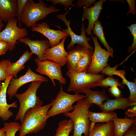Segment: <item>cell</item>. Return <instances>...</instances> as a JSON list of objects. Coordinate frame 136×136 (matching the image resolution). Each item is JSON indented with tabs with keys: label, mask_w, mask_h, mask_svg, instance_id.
<instances>
[{
	"label": "cell",
	"mask_w": 136,
	"mask_h": 136,
	"mask_svg": "<svg viewBox=\"0 0 136 136\" xmlns=\"http://www.w3.org/2000/svg\"><path fill=\"white\" fill-rule=\"evenodd\" d=\"M52 103L28 109L25 113L19 130V136L37 133L43 129L47 123V114Z\"/></svg>",
	"instance_id": "1"
},
{
	"label": "cell",
	"mask_w": 136,
	"mask_h": 136,
	"mask_svg": "<svg viewBox=\"0 0 136 136\" xmlns=\"http://www.w3.org/2000/svg\"><path fill=\"white\" fill-rule=\"evenodd\" d=\"M93 104H90L86 97L78 100L74 106L71 112L63 113L66 117L69 118L73 122V136H88L90 124L88 111Z\"/></svg>",
	"instance_id": "2"
},
{
	"label": "cell",
	"mask_w": 136,
	"mask_h": 136,
	"mask_svg": "<svg viewBox=\"0 0 136 136\" xmlns=\"http://www.w3.org/2000/svg\"><path fill=\"white\" fill-rule=\"evenodd\" d=\"M60 11L53 5L47 6L43 0L37 3L33 0H27L21 15V21L27 27H34L37 21L44 19L49 14Z\"/></svg>",
	"instance_id": "3"
},
{
	"label": "cell",
	"mask_w": 136,
	"mask_h": 136,
	"mask_svg": "<svg viewBox=\"0 0 136 136\" xmlns=\"http://www.w3.org/2000/svg\"><path fill=\"white\" fill-rule=\"evenodd\" d=\"M66 75L70 80L67 91L76 94L97 87L104 76L102 74L94 75L86 72L76 73L68 71Z\"/></svg>",
	"instance_id": "4"
},
{
	"label": "cell",
	"mask_w": 136,
	"mask_h": 136,
	"mask_svg": "<svg viewBox=\"0 0 136 136\" xmlns=\"http://www.w3.org/2000/svg\"><path fill=\"white\" fill-rule=\"evenodd\" d=\"M42 82L35 81L31 82L27 89L23 93H16L15 96L18 100L19 107L15 120H19L21 123L24 115L29 109L42 106L43 101L37 95V92Z\"/></svg>",
	"instance_id": "5"
},
{
	"label": "cell",
	"mask_w": 136,
	"mask_h": 136,
	"mask_svg": "<svg viewBox=\"0 0 136 136\" xmlns=\"http://www.w3.org/2000/svg\"><path fill=\"white\" fill-rule=\"evenodd\" d=\"M60 84L59 91L56 98L52 100V105L47 112L48 119L51 117L72 111L74 108V103L86 97L84 95L79 94H71L66 93L63 90L62 84Z\"/></svg>",
	"instance_id": "6"
},
{
	"label": "cell",
	"mask_w": 136,
	"mask_h": 136,
	"mask_svg": "<svg viewBox=\"0 0 136 136\" xmlns=\"http://www.w3.org/2000/svg\"><path fill=\"white\" fill-rule=\"evenodd\" d=\"M94 42V49L92 55L91 64L86 73L93 74H98L108 66V61L110 57H113V53L103 49L98 42L97 37L91 36Z\"/></svg>",
	"instance_id": "7"
},
{
	"label": "cell",
	"mask_w": 136,
	"mask_h": 136,
	"mask_svg": "<svg viewBox=\"0 0 136 136\" xmlns=\"http://www.w3.org/2000/svg\"><path fill=\"white\" fill-rule=\"evenodd\" d=\"M35 61L37 66L36 71L41 75L48 77L54 87L56 86L54 81L55 80L63 85L66 84V80L63 76L61 70L62 66L60 65L45 59L40 61L36 58Z\"/></svg>",
	"instance_id": "8"
},
{
	"label": "cell",
	"mask_w": 136,
	"mask_h": 136,
	"mask_svg": "<svg viewBox=\"0 0 136 136\" xmlns=\"http://www.w3.org/2000/svg\"><path fill=\"white\" fill-rule=\"evenodd\" d=\"M16 19L13 18L8 21L5 28L0 32V39L8 42L10 45V51L13 50L20 38H24L28 34L26 28H20L17 25Z\"/></svg>",
	"instance_id": "9"
},
{
	"label": "cell",
	"mask_w": 136,
	"mask_h": 136,
	"mask_svg": "<svg viewBox=\"0 0 136 136\" xmlns=\"http://www.w3.org/2000/svg\"><path fill=\"white\" fill-rule=\"evenodd\" d=\"M69 11V10L63 14L58 15L56 16L57 17L63 22L67 27L65 29H62V30L66 32L70 36L71 38V42L67 46V49L71 50L74 45L77 44L90 50H93V47L91 46L88 42L89 41L91 40V39L86 36V29L83 23H82L80 35H77L72 29L70 26L71 20H67L66 18V16L68 13Z\"/></svg>",
	"instance_id": "10"
},
{
	"label": "cell",
	"mask_w": 136,
	"mask_h": 136,
	"mask_svg": "<svg viewBox=\"0 0 136 136\" xmlns=\"http://www.w3.org/2000/svg\"><path fill=\"white\" fill-rule=\"evenodd\" d=\"M35 81L48 82L49 80L43 76L35 73L28 66L27 71L24 75L16 79L13 76L12 77L9 82L7 94L9 98H12L15 96L18 89L22 85Z\"/></svg>",
	"instance_id": "11"
},
{
	"label": "cell",
	"mask_w": 136,
	"mask_h": 136,
	"mask_svg": "<svg viewBox=\"0 0 136 136\" xmlns=\"http://www.w3.org/2000/svg\"><path fill=\"white\" fill-rule=\"evenodd\" d=\"M31 29L32 31L40 33L46 37L50 43V47L57 45L62 39L69 36L66 32L63 30L51 29L45 22L36 24V26L32 27Z\"/></svg>",
	"instance_id": "12"
},
{
	"label": "cell",
	"mask_w": 136,
	"mask_h": 136,
	"mask_svg": "<svg viewBox=\"0 0 136 136\" xmlns=\"http://www.w3.org/2000/svg\"><path fill=\"white\" fill-rule=\"evenodd\" d=\"M13 76H10L7 77L0 87V117L3 121H6L14 115L10 108H16L18 105L16 101L9 104L7 103L6 94L9 82Z\"/></svg>",
	"instance_id": "13"
},
{
	"label": "cell",
	"mask_w": 136,
	"mask_h": 136,
	"mask_svg": "<svg viewBox=\"0 0 136 136\" xmlns=\"http://www.w3.org/2000/svg\"><path fill=\"white\" fill-rule=\"evenodd\" d=\"M66 38L65 37L62 39L57 45L47 49L44 54V59L63 66L67 61L66 57L68 52L65 50L64 47V43Z\"/></svg>",
	"instance_id": "14"
},
{
	"label": "cell",
	"mask_w": 136,
	"mask_h": 136,
	"mask_svg": "<svg viewBox=\"0 0 136 136\" xmlns=\"http://www.w3.org/2000/svg\"><path fill=\"white\" fill-rule=\"evenodd\" d=\"M105 1L99 0L96 2L93 6L90 8L83 6L82 21L83 22L86 19L88 20V26L86 29V33L88 35H92L91 30L95 23L98 20L103 8V4Z\"/></svg>",
	"instance_id": "15"
},
{
	"label": "cell",
	"mask_w": 136,
	"mask_h": 136,
	"mask_svg": "<svg viewBox=\"0 0 136 136\" xmlns=\"http://www.w3.org/2000/svg\"><path fill=\"white\" fill-rule=\"evenodd\" d=\"M18 41L27 45L31 50L32 54H35L37 56V58L40 61L45 59L44 55L45 51L50 47L48 40H32L28 37L20 38Z\"/></svg>",
	"instance_id": "16"
},
{
	"label": "cell",
	"mask_w": 136,
	"mask_h": 136,
	"mask_svg": "<svg viewBox=\"0 0 136 136\" xmlns=\"http://www.w3.org/2000/svg\"><path fill=\"white\" fill-rule=\"evenodd\" d=\"M117 66L115 65L113 67L107 66L102 70L101 73L108 75V76H112L113 75H115L120 77L122 79V84L126 85L129 90L130 94L129 97V99L133 102H136V80L133 82L128 81L124 76L126 73L125 71L124 70H117Z\"/></svg>",
	"instance_id": "17"
},
{
	"label": "cell",
	"mask_w": 136,
	"mask_h": 136,
	"mask_svg": "<svg viewBox=\"0 0 136 136\" xmlns=\"http://www.w3.org/2000/svg\"><path fill=\"white\" fill-rule=\"evenodd\" d=\"M136 105V102L131 101L128 97L121 96L114 99H109L103 103L99 108L103 112H113L118 109L126 110L130 107Z\"/></svg>",
	"instance_id": "18"
},
{
	"label": "cell",
	"mask_w": 136,
	"mask_h": 136,
	"mask_svg": "<svg viewBox=\"0 0 136 136\" xmlns=\"http://www.w3.org/2000/svg\"><path fill=\"white\" fill-rule=\"evenodd\" d=\"M17 0H0V19L8 22L17 17Z\"/></svg>",
	"instance_id": "19"
},
{
	"label": "cell",
	"mask_w": 136,
	"mask_h": 136,
	"mask_svg": "<svg viewBox=\"0 0 136 136\" xmlns=\"http://www.w3.org/2000/svg\"><path fill=\"white\" fill-rule=\"evenodd\" d=\"M90 50L84 47L78 45L68 52L66 63L68 71H74L78 62Z\"/></svg>",
	"instance_id": "20"
},
{
	"label": "cell",
	"mask_w": 136,
	"mask_h": 136,
	"mask_svg": "<svg viewBox=\"0 0 136 136\" xmlns=\"http://www.w3.org/2000/svg\"><path fill=\"white\" fill-rule=\"evenodd\" d=\"M32 54L27 50L17 61L11 62L7 70V77L12 75L15 78H17L18 73L24 68L25 64L31 58Z\"/></svg>",
	"instance_id": "21"
},
{
	"label": "cell",
	"mask_w": 136,
	"mask_h": 136,
	"mask_svg": "<svg viewBox=\"0 0 136 136\" xmlns=\"http://www.w3.org/2000/svg\"><path fill=\"white\" fill-rule=\"evenodd\" d=\"M114 125V136H123L133 124L136 123L135 119L127 118L116 117L112 120Z\"/></svg>",
	"instance_id": "22"
},
{
	"label": "cell",
	"mask_w": 136,
	"mask_h": 136,
	"mask_svg": "<svg viewBox=\"0 0 136 136\" xmlns=\"http://www.w3.org/2000/svg\"><path fill=\"white\" fill-rule=\"evenodd\" d=\"M114 125L112 121L103 123H98L95 125L88 136H114Z\"/></svg>",
	"instance_id": "23"
},
{
	"label": "cell",
	"mask_w": 136,
	"mask_h": 136,
	"mask_svg": "<svg viewBox=\"0 0 136 136\" xmlns=\"http://www.w3.org/2000/svg\"><path fill=\"white\" fill-rule=\"evenodd\" d=\"M83 93L85 94L86 97L90 104H95L99 108L105 100L110 98L104 90L99 91H93L90 89L84 91Z\"/></svg>",
	"instance_id": "24"
},
{
	"label": "cell",
	"mask_w": 136,
	"mask_h": 136,
	"mask_svg": "<svg viewBox=\"0 0 136 136\" xmlns=\"http://www.w3.org/2000/svg\"><path fill=\"white\" fill-rule=\"evenodd\" d=\"M88 115L91 123H107L112 121L115 118L117 117V114L113 111L94 112L90 111Z\"/></svg>",
	"instance_id": "25"
},
{
	"label": "cell",
	"mask_w": 136,
	"mask_h": 136,
	"mask_svg": "<svg viewBox=\"0 0 136 136\" xmlns=\"http://www.w3.org/2000/svg\"><path fill=\"white\" fill-rule=\"evenodd\" d=\"M93 51V50H90L79 61L75 66L74 72H86L91 64Z\"/></svg>",
	"instance_id": "26"
},
{
	"label": "cell",
	"mask_w": 136,
	"mask_h": 136,
	"mask_svg": "<svg viewBox=\"0 0 136 136\" xmlns=\"http://www.w3.org/2000/svg\"><path fill=\"white\" fill-rule=\"evenodd\" d=\"M73 130V124L71 120L60 121L58 123L55 136H69Z\"/></svg>",
	"instance_id": "27"
},
{
	"label": "cell",
	"mask_w": 136,
	"mask_h": 136,
	"mask_svg": "<svg viewBox=\"0 0 136 136\" xmlns=\"http://www.w3.org/2000/svg\"><path fill=\"white\" fill-rule=\"evenodd\" d=\"M92 30L93 33L99 39L100 42L106 48L107 51L113 53V49L109 46L106 41L104 34L103 27L99 20H98L95 23Z\"/></svg>",
	"instance_id": "28"
},
{
	"label": "cell",
	"mask_w": 136,
	"mask_h": 136,
	"mask_svg": "<svg viewBox=\"0 0 136 136\" xmlns=\"http://www.w3.org/2000/svg\"><path fill=\"white\" fill-rule=\"evenodd\" d=\"M115 85L122 88H124L123 85L117 79L112 76H108L107 78L102 79L98 84L97 86L107 87Z\"/></svg>",
	"instance_id": "29"
},
{
	"label": "cell",
	"mask_w": 136,
	"mask_h": 136,
	"mask_svg": "<svg viewBox=\"0 0 136 136\" xmlns=\"http://www.w3.org/2000/svg\"><path fill=\"white\" fill-rule=\"evenodd\" d=\"M21 124L16 122L5 123L4 128L6 136H15L16 132L19 130Z\"/></svg>",
	"instance_id": "30"
},
{
	"label": "cell",
	"mask_w": 136,
	"mask_h": 136,
	"mask_svg": "<svg viewBox=\"0 0 136 136\" xmlns=\"http://www.w3.org/2000/svg\"><path fill=\"white\" fill-rule=\"evenodd\" d=\"M11 63L10 59L3 60L0 61V87L2 82L7 77V70Z\"/></svg>",
	"instance_id": "31"
},
{
	"label": "cell",
	"mask_w": 136,
	"mask_h": 136,
	"mask_svg": "<svg viewBox=\"0 0 136 136\" xmlns=\"http://www.w3.org/2000/svg\"><path fill=\"white\" fill-rule=\"evenodd\" d=\"M130 31L131 34L133 36V43L130 47L128 48L127 51L130 52L132 51L136 50V24H132L128 26H126Z\"/></svg>",
	"instance_id": "32"
},
{
	"label": "cell",
	"mask_w": 136,
	"mask_h": 136,
	"mask_svg": "<svg viewBox=\"0 0 136 136\" xmlns=\"http://www.w3.org/2000/svg\"><path fill=\"white\" fill-rule=\"evenodd\" d=\"M27 0H17V20L18 24V27H21V22L20 18L21 14Z\"/></svg>",
	"instance_id": "33"
},
{
	"label": "cell",
	"mask_w": 136,
	"mask_h": 136,
	"mask_svg": "<svg viewBox=\"0 0 136 136\" xmlns=\"http://www.w3.org/2000/svg\"><path fill=\"white\" fill-rule=\"evenodd\" d=\"M47 1H50L53 5H55L58 4H60L61 5H64L65 8H68L70 6L75 7L76 5L74 4L73 2L74 0H47Z\"/></svg>",
	"instance_id": "34"
},
{
	"label": "cell",
	"mask_w": 136,
	"mask_h": 136,
	"mask_svg": "<svg viewBox=\"0 0 136 136\" xmlns=\"http://www.w3.org/2000/svg\"><path fill=\"white\" fill-rule=\"evenodd\" d=\"M96 1L94 0H78L76 2V6L79 8L83 6L90 8L92 5L95 4Z\"/></svg>",
	"instance_id": "35"
},
{
	"label": "cell",
	"mask_w": 136,
	"mask_h": 136,
	"mask_svg": "<svg viewBox=\"0 0 136 136\" xmlns=\"http://www.w3.org/2000/svg\"><path fill=\"white\" fill-rule=\"evenodd\" d=\"M108 90L110 93L116 98L121 96V91L116 85L111 87Z\"/></svg>",
	"instance_id": "36"
},
{
	"label": "cell",
	"mask_w": 136,
	"mask_h": 136,
	"mask_svg": "<svg viewBox=\"0 0 136 136\" xmlns=\"http://www.w3.org/2000/svg\"><path fill=\"white\" fill-rule=\"evenodd\" d=\"M10 48V45L7 42L0 39V53L5 54Z\"/></svg>",
	"instance_id": "37"
},
{
	"label": "cell",
	"mask_w": 136,
	"mask_h": 136,
	"mask_svg": "<svg viewBox=\"0 0 136 136\" xmlns=\"http://www.w3.org/2000/svg\"><path fill=\"white\" fill-rule=\"evenodd\" d=\"M125 115L128 117L133 118L136 116V105L127 109L125 112Z\"/></svg>",
	"instance_id": "38"
},
{
	"label": "cell",
	"mask_w": 136,
	"mask_h": 136,
	"mask_svg": "<svg viewBox=\"0 0 136 136\" xmlns=\"http://www.w3.org/2000/svg\"><path fill=\"white\" fill-rule=\"evenodd\" d=\"M129 7V11L127 13V15H128V14L131 13L132 14L134 15L136 14L135 8V0H126Z\"/></svg>",
	"instance_id": "39"
},
{
	"label": "cell",
	"mask_w": 136,
	"mask_h": 136,
	"mask_svg": "<svg viewBox=\"0 0 136 136\" xmlns=\"http://www.w3.org/2000/svg\"><path fill=\"white\" fill-rule=\"evenodd\" d=\"M123 136H136V123L132 125Z\"/></svg>",
	"instance_id": "40"
},
{
	"label": "cell",
	"mask_w": 136,
	"mask_h": 136,
	"mask_svg": "<svg viewBox=\"0 0 136 136\" xmlns=\"http://www.w3.org/2000/svg\"><path fill=\"white\" fill-rule=\"evenodd\" d=\"M0 136H6L4 127L0 129Z\"/></svg>",
	"instance_id": "41"
},
{
	"label": "cell",
	"mask_w": 136,
	"mask_h": 136,
	"mask_svg": "<svg viewBox=\"0 0 136 136\" xmlns=\"http://www.w3.org/2000/svg\"><path fill=\"white\" fill-rule=\"evenodd\" d=\"M0 19V32L2 31V29L5 26V25L3 22Z\"/></svg>",
	"instance_id": "42"
},
{
	"label": "cell",
	"mask_w": 136,
	"mask_h": 136,
	"mask_svg": "<svg viewBox=\"0 0 136 136\" xmlns=\"http://www.w3.org/2000/svg\"><path fill=\"white\" fill-rule=\"evenodd\" d=\"M2 55V54L0 53V56Z\"/></svg>",
	"instance_id": "43"
}]
</instances>
